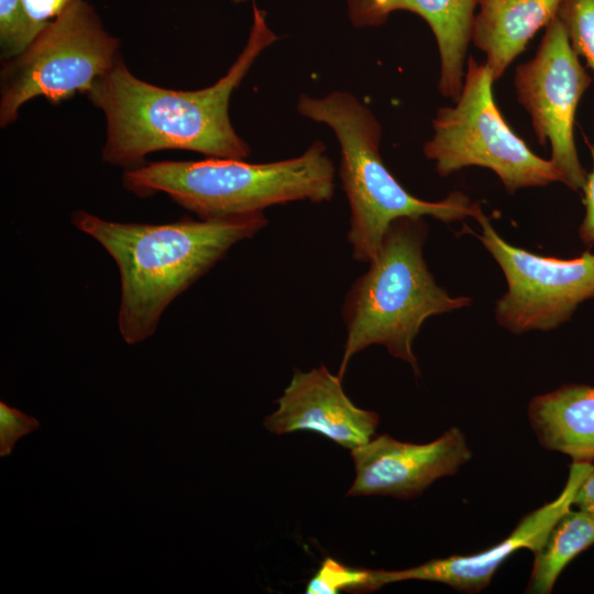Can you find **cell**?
Returning a JSON list of instances; mask_svg holds the SVG:
<instances>
[{"mask_svg": "<svg viewBox=\"0 0 594 594\" xmlns=\"http://www.w3.org/2000/svg\"><path fill=\"white\" fill-rule=\"evenodd\" d=\"M593 544L594 514L571 507L554 524L540 549L534 553L526 592L551 593L565 566Z\"/></svg>", "mask_w": 594, "mask_h": 594, "instance_id": "obj_16", "label": "cell"}, {"mask_svg": "<svg viewBox=\"0 0 594 594\" xmlns=\"http://www.w3.org/2000/svg\"><path fill=\"white\" fill-rule=\"evenodd\" d=\"M477 235L504 273L506 293L496 301L497 322L515 334L551 331L578 306L594 298V253L573 258L542 256L506 242L482 212Z\"/></svg>", "mask_w": 594, "mask_h": 594, "instance_id": "obj_8", "label": "cell"}, {"mask_svg": "<svg viewBox=\"0 0 594 594\" xmlns=\"http://www.w3.org/2000/svg\"><path fill=\"white\" fill-rule=\"evenodd\" d=\"M37 36L22 0H0V46L2 58L21 54Z\"/></svg>", "mask_w": 594, "mask_h": 594, "instance_id": "obj_19", "label": "cell"}, {"mask_svg": "<svg viewBox=\"0 0 594 594\" xmlns=\"http://www.w3.org/2000/svg\"><path fill=\"white\" fill-rule=\"evenodd\" d=\"M341 381L324 365L307 372L295 370L276 400L277 409L265 417L264 427L276 435L316 432L350 450L367 443L375 435L380 417L355 406Z\"/></svg>", "mask_w": 594, "mask_h": 594, "instance_id": "obj_12", "label": "cell"}, {"mask_svg": "<svg viewBox=\"0 0 594 594\" xmlns=\"http://www.w3.org/2000/svg\"><path fill=\"white\" fill-rule=\"evenodd\" d=\"M594 469L592 462L572 461L561 493L551 502L525 515L498 543L472 554L438 558L404 570H375L378 588L402 581H429L459 592L477 593L487 587L497 569L515 552L540 549L548 534L571 507L581 483Z\"/></svg>", "mask_w": 594, "mask_h": 594, "instance_id": "obj_11", "label": "cell"}, {"mask_svg": "<svg viewBox=\"0 0 594 594\" xmlns=\"http://www.w3.org/2000/svg\"><path fill=\"white\" fill-rule=\"evenodd\" d=\"M296 107L302 117L329 127L339 143V176L350 207L348 241L355 261L370 263L389 226L399 218L430 216L448 223L476 219L483 212L462 191L439 201L408 193L381 157L378 120L352 94L332 91L321 98L302 94Z\"/></svg>", "mask_w": 594, "mask_h": 594, "instance_id": "obj_4", "label": "cell"}, {"mask_svg": "<svg viewBox=\"0 0 594 594\" xmlns=\"http://www.w3.org/2000/svg\"><path fill=\"white\" fill-rule=\"evenodd\" d=\"M427 233L424 217L392 222L369 270L348 292L342 309L346 339L340 378L352 356L373 344L384 345L419 375L413 344L425 320L472 302L468 296H450L436 283L424 258Z\"/></svg>", "mask_w": 594, "mask_h": 594, "instance_id": "obj_3", "label": "cell"}, {"mask_svg": "<svg viewBox=\"0 0 594 594\" xmlns=\"http://www.w3.org/2000/svg\"><path fill=\"white\" fill-rule=\"evenodd\" d=\"M591 82L558 16L547 25L534 58L520 64L515 75L518 101L530 114L539 143L549 141L550 162L575 191L583 188L587 173L575 147L574 119Z\"/></svg>", "mask_w": 594, "mask_h": 594, "instance_id": "obj_9", "label": "cell"}, {"mask_svg": "<svg viewBox=\"0 0 594 594\" xmlns=\"http://www.w3.org/2000/svg\"><path fill=\"white\" fill-rule=\"evenodd\" d=\"M78 0H22L25 12L38 34Z\"/></svg>", "mask_w": 594, "mask_h": 594, "instance_id": "obj_21", "label": "cell"}, {"mask_svg": "<svg viewBox=\"0 0 594 594\" xmlns=\"http://www.w3.org/2000/svg\"><path fill=\"white\" fill-rule=\"evenodd\" d=\"M527 416L543 448L574 462L594 461V385L565 384L537 395Z\"/></svg>", "mask_w": 594, "mask_h": 594, "instance_id": "obj_15", "label": "cell"}, {"mask_svg": "<svg viewBox=\"0 0 594 594\" xmlns=\"http://www.w3.org/2000/svg\"><path fill=\"white\" fill-rule=\"evenodd\" d=\"M72 223L116 262L121 285L118 327L128 344L155 331L169 304L205 275L238 242L260 232L263 212L219 219L184 217L162 224L124 223L74 211Z\"/></svg>", "mask_w": 594, "mask_h": 594, "instance_id": "obj_2", "label": "cell"}, {"mask_svg": "<svg viewBox=\"0 0 594 594\" xmlns=\"http://www.w3.org/2000/svg\"><path fill=\"white\" fill-rule=\"evenodd\" d=\"M336 168L321 141L302 154L271 163L209 157L162 161L127 169L122 182L139 197L165 193L200 219L263 212L292 201H330Z\"/></svg>", "mask_w": 594, "mask_h": 594, "instance_id": "obj_5", "label": "cell"}, {"mask_svg": "<svg viewBox=\"0 0 594 594\" xmlns=\"http://www.w3.org/2000/svg\"><path fill=\"white\" fill-rule=\"evenodd\" d=\"M561 0H480L471 41L486 55L494 80L542 26L558 14Z\"/></svg>", "mask_w": 594, "mask_h": 594, "instance_id": "obj_14", "label": "cell"}, {"mask_svg": "<svg viewBox=\"0 0 594 594\" xmlns=\"http://www.w3.org/2000/svg\"><path fill=\"white\" fill-rule=\"evenodd\" d=\"M277 41L266 13L253 3L243 50L224 76L199 90L166 89L135 77L121 56L86 94L107 122L102 160L127 169L161 150H187L209 157L245 160L251 148L231 124L229 103L260 54Z\"/></svg>", "mask_w": 594, "mask_h": 594, "instance_id": "obj_1", "label": "cell"}, {"mask_svg": "<svg viewBox=\"0 0 594 594\" xmlns=\"http://www.w3.org/2000/svg\"><path fill=\"white\" fill-rule=\"evenodd\" d=\"M120 41L85 0L74 2L1 68L0 125L13 123L35 97L61 103L87 94L116 63Z\"/></svg>", "mask_w": 594, "mask_h": 594, "instance_id": "obj_7", "label": "cell"}, {"mask_svg": "<svg viewBox=\"0 0 594 594\" xmlns=\"http://www.w3.org/2000/svg\"><path fill=\"white\" fill-rule=\"evenodd\" d=\"M377 591L374 570L348 566L327 557L306 586L307 594Z\"/></svg>", "mask_w": 594, "mask_h": 594, "instance_id": "obj_17", "label": "cell"}, {"mask_svg": "<svg viewBox=\"0 0 594 594\" xmlns=\"http://www.w3.org/2000/svg\"><path fill=\"white\" fill-rule=\"evenodd\" d=\"M38 427L40 422L34 417L0 402V457H8L21 437Z\"/></svg>", "mask_w": 594, "mask_h": 594, "instance_id": "obj_20", "label": "cell"}, {"mask_svg": "<svg viewBox=\"0 0 594 594\" xmlns=\"http://www.w3.org/2000/svg\"><path fill=\"white\" fill-rule=\"evenodd\" d=\"M573 506L594 514V469L588 473L576 491Z\"/></svg>", "mask_w": 594, "mask_h": 594, "instance_id": "obj_23", "label": "cell"}, {"mask_svg": "<svg viewBox=\"0 0 594 594\" xmlns=\"http://www.w3.org/2000/svg\"><path fill=\"white\" fill-rule=\"evenodd\" d=\"M472 457L464 433L452 427L428 443L373 437L351 450L355 479L348 496H392L410 499L435 481L454 475Z\"/></svg>", "mask_w": 594, "mask_h": 594, "instance_id": "obj_10", "label": "cell"}, {"mask_svg": "<svg viewBox=\"0 0 594 594\" xmlns=\"http://www.w3.org/2000/svg\"><path fill=\"white\" fill-rule=\"evenodd\" d=\"M593 158V168L586 176L585 184L582 188L584 197L583 204L585 207L584 218L579 227V238L584 245L591 248L594 244V144L591 146Z\"/></svg>", "mask_w": 594, "mask_h": 594, "instance_id": "obj_22", "label": "cell"}, {"mask_svg": "<svg viewBox=\"0 0 594 594\" xmlns=\"http://www.w3.org/2000/svg\"><path fill=\"white\" fill-rule=\"evenodd\" d=\"M232 1H234V2H237V3H240V2H244V1H246V0H232Z\"/></svg>", "mask_w": 594, "mask_h": 594, "instance_id": "obj_24", "label": "cell"}, {"mask_svg": "<svg viewBox=\"0 0 594 594\" xmlns=\"http://www.w3.org/2000/svg\"><path fill=\"white\" fill-rule=\"evenodd\" d=\"M480 0H346L348 15L356 28L384 24L391 13L409 11L430 26L439 48V90L457 101L463 87V66L475 9Z\"/></svg>", "mask_w": 594, "mask_h": 594, "instance_id": "obj_13", "label": "cell"}, {"mask_svg": "<svg viewBox=\"0 0 594 594\" xmlns=\"http://www.w3.org/2000/svg\"><path fill=\"white\" fill-rule=\"evenodd\" d=\"M493 81L486 63L468 59L461 94L454 107L437 111L425 156L440 176L469 166L492 169L508 193L562 183L550 160L535 154L507 124L495 103Z\"/></svg>", "mask_w": 594, "mask_h": 594, "instance_id": "obj_6", "label": "cell"}, {"mask_svg": "<svg viewBox=\"0 0 594 594\" xmlns=\"http://www.w3.org/2000/svg\"><path fill=\"white\" fill-rule=\"evenodd\" d=\"M557 16L572 47L594 74V0H561Z\"/></svg>", "mask_w": 594, "mask_h": 594, "instance_id": "obj_18", "label": "cell"}]
</instances>
